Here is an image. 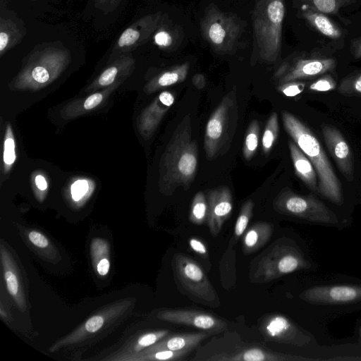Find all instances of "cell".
Here are the masks:
<instances>
[{
	"instance_id": "6da1fadb",
	"label": "cell",
	"mask_w": 361,
	"mask_h": 361,
	"mask_svg": "<svg viewBox=\"0 0 361 361\" xmlns=\"http://www.w3.org/2000/svg\"><path fill=\"white\" fill-rule=\"evenodd\" d=\"M317 272L305 276L295 294L304 317L327 324L361 311V278Z\"/></svg>"
},
{
	"instance_id": "7a4b0ae2",
	"label": "cell",
	"mask_w": 361,
	"mask_h": 361,
	"mask_svg": "<svg viewBox=\"0 0 361 361\" xmlns=\"http://www.w3.org/2000/svg\"><path fill=\"white\" fill-rule=\"evenodd\" d=\"M319 264L306 243L290 235L278 238L250 262L252 283H267L293 273H312Z\"/></svg>"
},
{
	"instance_id": "3957f363",
	"label": "cell",
	"mask_w": 361,
	"mask_h": 361,
	"mask_svg": "<svg viewBox=\"0 0 361 361\" xmlns=\"http://www.w3.org/2000/svg\"><path fill=\"white\" fill-rule=\"evenodd\" d=\"M198 163L197 143L192 136L190 114L176 126L163 153L160 164L159 186L166 195L178 188L188 190L195 180Z\"/></svg>"
},
{
	"instance_id": "277c9868",
	"label": "cell",
	"mask_w": 361,
	"mask_h": 361,
	"mask_svg": "<svg viewBox=\"0 0 361 361\" xmlns=\"http://www.w3.org/2000/svg\"><path fill=\"white\" fill-rule=\"evenodd\" d=\"M281 117L287 133L313 164L318 178L317 193L337 207L343 206L340 180L317 136L291 113L283 111Z\"/></svg>"
},
{
	"instance_id": "5b68a950",
	"label": "cell",
	"mask_w": 361,
	"mask_h": 361,
	"mask_svg": "<svg viewBox=\"0 0 361 361\" xmlns=\"http://www.w3.org/2000/svg\"><path fill=\"white\" fill-rule=\"evenodd\" d=\"M274 209L302 222L340 231L351 224V219L341 215L313 195H300L283 188L273 200Z\"/></svg>"
},
{
	"instance_id": "8992f818",
	"label": "cell",
	"mask_w": 361,
	"mask_h": 361,
	"mask_svg": "<svg viewBox=\"0 0 361 361\" xmlns=\"http://www.w3.org/2000/svg\"><path fill=\"white\" fill-rule=\"evenodd\" d=\"M284 0H257L252 13L255 43L259 59L274 63L281 52Z\"/></svg>"
},
{
	"instance_id": "52a82bcc",
	"label": "cell",
	"mask_w": 361,
	"mask_h": 361,
	"mask_svg": "<svg viewBox=\"0 0 361 361\" xmlns=\"http://www.w3.org/2000/svg\"><path fill=\"white\" fill-rule=\"evenodd\" d=\"M70 51L57 42L41 45L30 55L15 80L21 89L42 87L54 80L69 64Z\"/></svg>"
},
{
	"instance_id": "ba28073f",
	"label": "cell",
	"mask_w": 361,
	"mask_h": 361,
	"mask_svg": "<svg viewBox=\"0 0 361 361\" xmlns=\"http://www.w3.org/2000/svg\"><path fill=\"white\" fill-rule=\"evenodd\" d=\"M238 121L236 88L226 93L210 115L204 131V149L209 159L224 155L234 137Z\"/></svg>"
},
{
	"instance_id": "9c48e42d",
	"label": "cell",
	"mask_w": 361,
	"mask_h": 361,
	"mask_svg": "<svg viewBox=\"0 0 361 361\" xmlns=\"http://www.w3.org/2000/svg\"><path fill=\"white\" fill-rule=\"evenodd\" d=\"M176 283L183 294L192 300L212 307L220 305V300L204 270L190 257L176 253L172 259Z\"/></svg>"
},
{
	"instance_id": "30bf717a",
	"label": "cell",
	"mask_w": 361,
	"mask_h": 361,
	"mask_svg": "<svg viewBox=\"0 0 361 361\" xmlns=\"http://www.w3.org/2000/svg\"><path fill=\"white\" fill-rule=\"evenodd\" d=\"M243 27L240 19L213 4L205 9L201 20L203 37L219 54H228L234 51Z\"/></svg>"
},
{
	"instance_id": "8fae6325",
	"label": "cell",
	"mask_w": 361,
	"mask_h": 361,
	"mask_svg": "<svg viewBox=\"0 0 361 361\" xmlns=\"http://www.w3.org/2000/svg\"><path fill=\"white\" fill-rule=\"evenodd\" d=\"M196 361H308L302 355L271 350L259 343L239 344L224 350L195 355Z\"/></svg>"
},
{
	"instance_id": "7c38bea8",
	"label": "cell",
	"mask_w": 361,
	"mask_h": 361,
	"mask_svg": "<svg viewBox=\"0 0 361 361\" xmlns=\"http://www.w3.org/2000/svg\"><path fill=\"white\" fill-rule=\"evenodd\" d=\"M336 64L334 58L320 53L303 54L284 61L274 77L279 84L313 78L332 71Z\"/></svg>"
},
{
	"instance_id": "4fadbf2b",
	"label": "cell",
	"mask_w": 361,
	"mask_h": 361,
	"mask_svg": "<svg viewBox=\"0 0 361 361\" xmlns=\"http://www.w3.org/2000/svg\"><path fill=\"white\" fill-rule=\"evenodd\" d=\"M157 317L161 320L190 326L214 334L227 329L226 322L211 314L187 309H167L160 311Z\"/></svg>"
},
{
	"instance_id": "5bb4252c",
	"label": "cell",
	"mask_w": 361,
	"mask_h": 361,
	"mask_svg": "<svg viewBox=\"0 0 361 361\" xmlns=\"http://www.w3.org/2000/svg\"><path fill=\"white\" fill-rule=\"evenodd\" d=\"M161 18L162 13L160 11L140 18L121 33L113 50L116 52H128L142 45L154 35Z\"/></svg>"
},
{
	"instance_id": "9a60e30c",
	"label": "cell",
	"mask_w": 361,
	"mask_h": 361,
	"mask_svg": "<svg viewBox=\"0 0 361 361\" xmlns=\"http://www.w3.org/2000/svg\"><path fill=\"white\" fill-rule=\"evenodd\" d=\"M208 212L207 224L210 233L216 237L233 211V196L230 188L220 186L209 190L207 195Z\"/></svg>"
},
{
	"instance_id": "2e32d148",
	"label": "cell",
	"mask_w": 361,
	"mask_h": 361,
	"mask_svg": "<svg viewBox=\"0 0 361 361\" xmlns=\"http://www.w3.org/2000/svg\"><path fill=\"white\" fill-rule=\"evenodd\" d=\"M322 132L328 150L341 173L348 181H353L354 178L353 154L345 137L338 128L329 124L323 125Z\"/></svg>"
},
{
	"instance_id": "e0dca14e",
	"label": "cell",
	"mask_w": 361,
	"mask_h": 361,
	"mask_svg": "<svg viewBox=\"0 0 361 361\" xmlns=\"http://www.w3.org/2000/svg\"><path fill=\"white\" fill-rule=\"evenodd\" d=\"M209 336H211V334L205 331L167 335L145 350L144 353L146 354L159 350H169L173 351L185 350L192 351Z\"/></svg>"
},
{
	"instance_id": "ac0fdd59",
	"label": "cell",
	"mask_w": 361,
	"mask_h": 361,
	"mask_svg": "<svg viewBox=\"0 0 361 361\" xmlns=\"http://www.w3.org/2000/svg\"><path fill=\"white\" fill-rule=\"evenodd\" d=\"M288 147L296 175L310 190L317 192L318 178L313 164L293 140L288 141Z\"/></svg>"
},
{
	"instance_id": "d6986e66",
	"label": "cell",
	"mask_w": 361,
	"mask_h": 361,
	"mask_svg": "<svg viewBox=\"0 0 361 361\" xmlns=\"http://www.w3.org/2000/svg\"><path fill=\"white\" fill-rule=\"evenodd\" d=\"M1 259L7 290L18 307L24 310L25 301L18 272L11 255L2 245L1 246Z\"/></svg>"
},
{
	"instance_id": "ffe728a7",
	"label": "cell",
	"mask_w": 361,
	"mask_h": 361,
	"mask_svg": "<svg viewBox=\"0 0 361 361\" xmlns=\"http://www.w3.org/2000/svg\"><path fill=\"white\" fill-rule=\"evenodd\" d=\"M174 100V94L172 92L164 91L145 111L142 126L146 135L153 133L165 114L173 104Z\"/></svg>"
},
{
	"instance_id": "44dd1931",
	"label": "cell",
	"mask_w": 361,
	"mask_h": 361,
	"mask_svg": "<svg viewBox=\"0 0 361 361\" xmlns=\"http://www.w3.org/2000/svg\"><path fill=\"white\" fill-rule=\"evenodd\" d=\"M273 228V224L269 222L257 221L252 224L243 235V252L250 255L262 248L270 240Z\"/></svg>"
},
{
	"instance_id": "7402d4cb",
	"label": "cell",
	"mask_w": 361,
	"mask_h": 361,
	"mask_svg": "<svg viewBox=\"0 0 361 361\" xmlns=\"http://www.w3.org/2000/svg\"><path fill=\"white\" fill-rule=\"evenodd\" d=\"M300 11L301 16L323 35L332 39L341 37L340 27L326 14L308 8H300Z\"/></svg>"
},
{
	"instance_id": "603a6c76",
	"label": "cell",
	"mask_w": 361,
	"mask_h": 361,
	"mask_svg": "<svg viewBox=\"0 0 361 361\" xmlns=\"http://www.w3.org/2000/svg\"><path fill=\"white\" fill-rule=\"evenodd\" d=\"M189 69V62L171 67L157 75L150 82L149 85V90L154 91L183 82L188 74Z\"/></svg>"
},
{
	"instance_id": "cb8c5ba5",
	"label": "cell",
	"mask_w": 361,
	"mask_h": 361,
	"mask_svg": "<svg viewBox=\"0 0 361 361\" xmlns=\"http://www.w3.org/2000/svg\"><path fill=\"white\" fill-rule=\"evenodd\" d=\"M25 30L20 29L18 23L11 18H0V54L13 48L21 42Z\"/></svg>"
},
{
	"instance_id": "d4e9b609",
	"label": "cell",
	"mask_w": 361,
	"mask_h": 361,
	"mask_svg": "<svg viewBox=\"0 0 361 361\" xmlns=\"http://www.w3.org/2000/svg\"><path fill=\"white\" fill-rule=\"evenodd\" d=\"M299 8H308L325 14L334 15L356 0H294Z\"/></svg>"
},
{
	"instance_id": "484cf974",
	"label": "cell",
	"mask_w": 361,
	"mask_h": 361,
	"mask_svg": "<svg viewBox=\"0 0 361 361\" xmlns=\"http://www.w3.org/2000/svg\"><path fill=\"white\" fill-rule=\"evenodd\" d=\"M178 29L166 23L162 16L159 25L154 33V41L161 49H172L178 42Z\"/></svg>"
},
{
	"instance_id": "4316f807",
	"label": "cell",
	"mask_w": 361,
	"mask_h": 361,
	"mask_svg": "<svg viewBox=\"0 0 361 361\" xmlns=\"http://www.w3.org/2000/svg\"><path fill=\"white\" fill-rule=\"evenodd\" d=\"M208 205L205 195L197 192L193 197L189 212V221L195 225H202L207 221Z\"/></svg>"
},
{
	"instance_id": "83f0119b",
	"label": "cell",
	"mask_w": 361,
	"mask_h": 361,
	"mask_svg": "<svg viewBox=\"0 0 361 361\" xmlns=\"http://www.w3.org/2000/svg\"><path fill=\"white\" fill-rule=\"evenodd\" d=\"M260 128L258 121H251L247 129L243 146V155L249 161L256 154L259 139Z\"/></svg>"
},
{
	"instance_id": "f1b7e54d",
	"label": "cell",
	"mask_w": 361,
	"mask_h": 361,
	"mask_svg": "<svg viewBox=\"0 0 361 361\" xmlns=\"http://www.w3.org/2000/svg\"><path fill=\"white\" fill-rule=\"evenodd\" d=\"M279 133L278 114L273 112L268 118L264 127L262 139V147L264 154H269L272 149Z\"/></svg>"
},
{
	"instance_id": "f546056e",
	"label": "cell",
	"mask_w": 361,
	"mask_h": 361,
	"mask_svg": "<svg viewBox=\"0 0 361 361\" xmlns=\"http://www.w3.org/2000/svg\"><path fill=\"white\" fill-rule=\"evenodd\" d=\"M253 208L254 202L252 200H247L242 205L235 224L233 235L231 240L232 245L242 237L246 231L248 223L252 216Z\"/></svg>"
},
{
	"instance_id": "4dcf8cb0",
	"label": "cell",
	"mask_w": 361,
	"mask_h": 361,
	"mask_svg": "<svg viewBox=\"0 0 361 361\" xmlns=\"http://www.w3.org/2000/svg\"><path fill=\"white\" fill-rule=\"evenodd\" d=\"M190 350L173 351L169 350H155L143 355L142 360H181L190 353Z\"/></svg>"
},
{
	"instance_id": "1f68e13d",
	"label": "cell",
	"mask_w": 361,
	"mask_h": 361,
	"mask_svg": "<svg viewBox=\"0 0 361 361\" xmlns=\"http://www.w3.org/2000/svg\"><path fill=\"white\" fill-rule=\"evenodd\" d=\"M339 91L344 95H360L361 73L344 79L340 84Z\"/></svg>"
},
{
	"instance_id": "d6a6232c",
	"label": "cell",
	"mask_w": 361,
	"mask_h": 361,
	"mask_svg": "<svg viewBox=\"0 0 361 361\" xmlns=\"http://www.w3.org/2000/svg\"><path fill=\"white\" fill-rule=\"evenodd\" d=\"M169 331L168 330H159L146 333L137 339L135 350L140 351L145 348L149 347L169 335Z\"/></svg>"
},
{
	"instance_id": "836d02e7",
	"label": "cell",
	"mask_w": 361,
	"mask_h": 361,
	"mask_svg": "<svg viewBox=\"0 0 361 361\" xmlns=\"http://www.w3.org/2000/svg\"><path fill=\"white\" fill-rule=\"evenodd\" d=\"M16 145L12 130L10 127L7 128L6 138L4 144V162L5 166H10L16 161Z\"/></svg>"
},
{
	"instance_id": "e575fe53",
	"label": "cell",
	"mask_w": 361,
	"mask_h": 361,
	"mask_svg": "<svg viewBox=\"0 0 361 361\" xmlns=\"http://www.w3.org/2000/svg\"><path fill=\"white\" fill-rule=\"evenodd\" d=\"M127 56H123L118 60L117 63L105 69L98 79L99 85L102 86L109 85L115 80L121 70V66L123 63Z\"/></svg>"
},
{
	"instance_id": "d590c367",
	"label": "cell",
	"mask_w": 361,
	"mask_h": 361,
	"mask_svg": "<svg viewBox=\"0 0 361 361\" xmlns=\"http://www.w3.org/2000/svg\"><path fill=\"white\" fill-rule=\"evenodd\" d=\"M336 87L335 80L330 75H322L313 82L309 87V90L313 92H322L333 90Z\"/></svg>"
},
{
	"instance_id": "8d00e7d4",
	"label": "cell",
	"mask_w": 361,
	"mask_h": 361,
	"mask_svg": "<svg viewBox=\"0 0 361 361\" xmlns=\"http://www.w3.org/2000/svg\"><path fill=\"white\" fill-rule=\"evenodd\" d=\"M305 84L299 80L279 84L277 90L287 97H295L302 93Z\"/></svg>"
},
{
	"instance_id": "74e56055",
	"label": "cell",
	"mask_w": 361,
	"mask_h": 361,
	"mask_svg": "<svg viewBox=\"0 0 361 361\" xmlns=\"http://www.w3.org/2000/svg\"><path fill=\"white\" fill-rule=\"evenodd\" d=\"M88 183L85 180H78L71 186L72 197L75 201H79L88 191Z\"/></svg>"
},
{
	"instance_id": "f35d334b",
	"label": "cell",
	"mask_w": 361,
	"mask_h": 361,
	"mask_svg": "<svg viewBox=\"0 0 361 361\" xmlns=\"http://www.w3.org/2000/svg\"><path fill=\"white\" fill-rule=\"evenodd\" d=\"M105 317L103 314H97L89 318L84 324L83 329L88 333L99 331L104 324Z\"/></svg>"
},
{
	"instance_id": "ab89813d",
	"label": "cell",
	"mask_w": 361,
	"mask_h": 361,
	"mask_svg": "<svg viewBox=\"0 0 361 361\" xmlns=\"http://www.w3.org/2000/svg\"><path fill=\"white\" fill-rule=\"evenodd\" d=\"M95 8L107 14L114 11L122 0H93Z\"/></svg>"
},
{
	"instance_id": "60d3db41",
	"label": "cell",
	"mask_w": 361,
	"mask_h": 361,
	"mask_svg": "<svg viewBox=\"0 0 361 361\" xmlns=\"http://www.w3.org/2000/svg\"><path fill=\"white\" fill-rule=\"evenodd\" d=\"M92 255L94 258V262L98 259L102 255H105L107 253V244L106 242L100 239H94L91 246Z\"/></svg>"
},
{
	"instance_id": "b9f144b4",
	"label": "cell",
	"mask_w": 361,
	"mask_h": 361,
	"mask_svg": "<svg viewBox=\"0 0 361 361\" xmlns=\"http://www.w3.org/2000/svg\"><path fill=\"white\" fill-rule=\"evenodd\" d=\"M28 238L31 243L38 247L45 248L49 245L47 238L36 231H30L28 234Z\"/></svg>"
},
{
	"instance_id": "7bdbcfd3",
	"label": "cell",
	"mask_w": 361,
	"mask_h": 361,
	"mask_svg": "<svg viewBox=\"0 0 361 361\" xmlns=\"http://www.w3.org/2000/svg\"><path fill=\"white\" fill-rule=\"evenodd\" d=\"M191 249L204 258L208 257V251L204 243L196 238H190L188 241Z\"/></svg>"
},
{
	"instance_id": "ee69618b",
	"label": "cell",
	"mask_w": 361,
	"mask_h": 361,
	"mask_svg": "<svg viewBox=\"0 0 361 361\" xmlns=\"http://www.w3.org/2000/svg\"><path fill=\"white\" fill-rule=\"evenodd\" d=\"M102 94L100 93L92 94L85 100L84 108L87 110H90L96 107L102 102Z\"/></svg>"
},
{
	"instance_id": "f6af8a7d",
	"label": "cell",
	"mask_w": 361,
	"mask_h": 361,
	"mask_svg": "<svg viewBox=\"0 0 361 361\" xmlns=\"http://www.w3.org/2000/svg\"><path fill=\"white\" fill-rule=\"evenodd\" d=\"M110 263L108 259L102 258L97 264V271L101 276H105L109 270Z\"/></svg>"
},
{
	"instance_id": "bcb514c9",
	"label": "cell",
	"mask_w": 361,
	"mask_h": 361,
	"mask_svg": "<svg viewBox=\"0 0 361 361\" xmlns=\"http://www.w3.org/2000/svg\"><path fill=\"white\" fill-rule=\"evenodd\" d=\"M192 83L197 89L202 90L206 85V78L204 75L197 73L192 78Z\"/></svg>"
},
{
	"instance_id": "7dc6e473",
	"label": "cell",
	"mask_w": 361,
	"mask_h": 361,
	"mask_svg": "<svg viewBox=\"0 0 361 361\" xmlns=\"http://www.w3.org/2000/svg\"><path fill=\"white\" fill-rule=\"evenodd\" d=\"M351 52L355 59H361V36L353 42Z\"/></svg>"
},
{
	"instance_id": "c3c4849f",
	"label": "cell",
	"mask_w": 361,
	"mask_h": 361,
	"mask_svg": "<svg viewBox=\"0 0 361 361\" xmlns=\"http://www.w3.org/2000/svg\"><path fill=\"white\" fill-rule=\"evenodd\" d=\"M35 185L40 190H45L47 188V183L45 178L42 175H37L35 179Z\"/></svg>"
},
{
	"instance_id": "681fc988",
	"label": "cell",
	"mask_w": 361,
	"mask_h": 361,
	"mask_svg": "<svg viewBox=\"0 0 361 361\" xmlns=\"http://www.w3.org/2000/svg\"><path fill=\"white\" fill-rule=\"evenodd\" d=\"M355 334L361 343V318H357L355 324Z\"/></svg>"
}]
</instances>
